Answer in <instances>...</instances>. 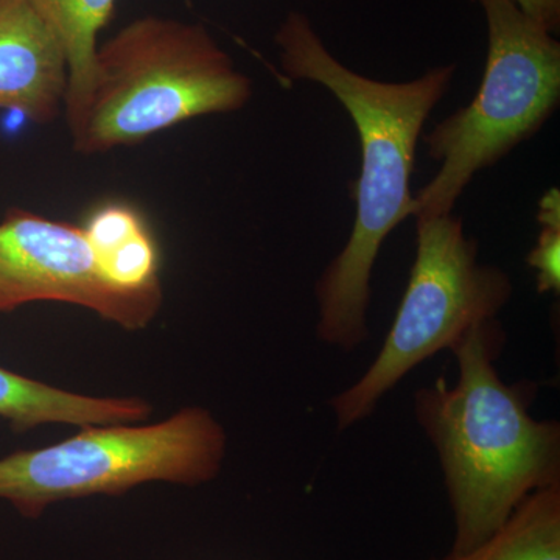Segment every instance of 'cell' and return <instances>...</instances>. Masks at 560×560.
Here are the masks:
<instances>
[{"mask_svg": "<svg viewBox=\"0 0 560 560\" xmlns=\"http://www.w3.org/2000/svg\"><path fill=\"white\" fill-rule=\"evenodd\" d=\"M475 2V0H470ZM525 16L545 31L558 35L560 28V0H514Z\"/></svg>", "mask_w": 560, "mask_h": 560, "instance_id": "5bb4252c", "label": "cell"}, {"mask_svg": "<svg viewBox=\"0 0 560 560\" xmlns=\"http://www.w3.org/2000/svg\"><path fill=\"white\" fill-rule=\"evenodd\" d=\"M431 560H560V485L530 493L471 550Z\"/></svg>", "mask_w": 560, "mask_h": 560, "instance_id": "8fae6325", "label": "cell"}, {"mask_svg": "<svg viewBox=\"0 0 560 560\" xmlns=\"http://www.w3.org/2000/svg\"><path fill=\"white\" fill-rule=\"evenodd\" d=\"M226 452V430L201 407L156 423L81 427L69 440L0 459V500L38 518L61 501L120 497L149 482L194 488L219 477Z\"/></svg>", "mask_w": 560, "mask_h": 560, "instance_id": "5b68a950", "label": "cell"}, {"mask_svg": "<svg viewBox=\"0 0 560 560\" xmlns=\"http://www.w3.org/2000/svg\"><path fill=\"white\" fill-rule=\"evenodd\" d=\"M66 92L68 62L49 24L32 0H0V109L49 124Z\"/></svg>", "mask_w": 560, "mask_h": 560, "instance_id": "ba28073f", "label": "cell"}, {"mask_svg": "<svg viewBox=\"0 0 560 560\" xmlns=\"http://www.w3.org/2000/svg\"><path fill=\"white\" fill-rule=\"evenodd\" d=\"M162 301V285H110L81 226L18 208L0 221V313L32 302H62L97 313L121 329L140 330L156 318Z\"/></svg>", "mask_w": 560, "mask_h": 560, "instance_id": "52a82bcc", "label": "cell"}, {"mask_svg": "<svg viewBox=\"0 0 560 560\" xmlns=\"http://www.w3.org/2000/svg\"><path fill=\"white\" fill-rule=\"evenodd\" d=\"M275 43L283 73L326 88L359 132L361 167L352 231L315 287L316 337L350 352L370 340L372 270L390 232L412 217L411 175L419 139L431 110L451 90L456 65L438 66L400 83L361 75L327 49L311 18L301 11L287 14Z\"/></svg>", "mask_w": 560, "mask_h": 560, "instance_id": "6da1fadb", "label": "cell"}, {"mask_svg": "<svg viewBox=\"0 0 560 560\" xmlns=\"http://www.w3.org/2000/svg\"><path fill=\"white\" fill-rule=\"evenodd\" d=\"M83 230L98 271L110 285L121 290L161 285L160 249L138 210L110 202L94 210Z\"/></svg>", "mask_w": 560, "mask_h": 560, "instance_id": "30bf717a", "label": "cell"}, {"mask_svg": "<svg viewBox=\"0 0 560 560\" xmlns=\"http://www.w3.org/2000/svg\"><path fill=\"white\" fill-rule=\"evenodd\" d=\"M60 40L68 62L66 116L86 95L98 51V35L109 24L117 0H32Z\"/></svg>", "mask_w": 560, "mask_h": 560, "instance_id": "7c38bea8", "label": "cell"}, {"mask_svg": "<svg viewBox=\"0 0 560 560\" xmlns=\"http://www.w3.org/2000/svg\"><path fill=\"white\" fill-rule=\"evenodd\" d=\"M506 334L485 320L453 346L458 382L415 394V416L440 458L453 515V552L492 536L536 490L560 485V425L529 412L534 383L501 381Z\"/></svg>", "mask_w": 560, "mask_h": 560, "instance_id": "7a4b0ae2", "label": "cell"}, {"mask_svg": "<svg viewBox=\"0 0 560 560\" xmlns=\"http://www.w3.org/2000/svg\"><path fill=\"white\" fill-rule=\"evenodd\" d=\"M478 253L455 213L416 219L415 264L381 352L359 381L329 401L338 429L370 418L415 368L506 307L514 291L510 275L481 264Z\"/></svg>", "mask_w": 560, "mask_h": 560, "instance_id": "8992f818", "label": "cell"}, {"mask_svg": "<svg viewBox=\"0 0 560 560\" xmlns=\"http://www.w3.org/2000/svg\"><path fill=\"white\" fill-rule=\"evenodd\" d=\"M537 223L540 232L536 245L529 250L526 264L536 271L537 293L547 294L560 291V191H545L537 209Z\"/></svg>", "mask_w": 560, "mask_h": 560, "instance_id": "4fadbf2b", "label": "cell"}, {"mask_svg": "<svg viewBox=\"0 0 560 560\" xmlns=\"http://www.w3.org/2000/svg\"><path fill=\"white\" fill-rule=\"evenodd\" d=\"M250 97L253 83L205 25L145 16L98 46L86 95L66 117L73 149L98 154Z\"/></svg>", "mask_w": 560, "mask_h": 560, "instance_id": "3957f363", "label": "cell"}, {"mask_svg": "<svg viewBox=\"0 0 560 560\" xmlns=\"http://www.w3.org/2000/svg\"><path fill=\"white\" fill-rule=\"evenodd\" d=\"M151 415L153 407L142 397L84 396L0 366V419L14 433L43 425L140 423Z\"/></svg>", "mask_w": 560, "mask_h": 560, "instance_id": "9c48e42d", "label": "cell"}, {"mask_svg": "<svg viewBox=\"0 0 560 560\" xmlns=\"http://www.w3.org/2000/svg\"><path fill=\"white\" fill-rule=\"evenodd\" d=\"M488 24L480 90L422 136L440 171L415 197V219L447 215L477 173L545 127L560 102V43L514 0H475Z\"/></svg>", "mask_w": 560, "mask_h": 560, "instance_id": "277c9868", "label": "cell"}]
</instances>
